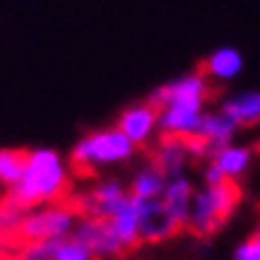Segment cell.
I'll use <instances>...</instances> for the list:
<instances>
[{
    "label": "cell",
    "instance_id": "obj_1",
    "mask_svg": "<svg viewBox=\"0 0 260 260\" xmlns=\"http://www.w3.org/2000/svg\"><path fill=\"white\" fill-rule=\"evenodd\" d=\"M209 98V79L202 72L181 75L151 93L149 103L158 109L160 135L193 137L198 135L205 105Z\"/></svg>",
    "mask_w": 260,
    "mask_h": 260
},
{
    "label": "cell",
    "instance_id": "obj_2",
    "mask_svg": "<svg viewBox=\"0 0 260 260\" xmlns=\"http://www.w3.org/2000/svg\"><path fill=\"white\" fill-rule=\"evenodd\" d=\"M70 170L63 156L54 149H32L26 153V168L21 181L3 195V202L21 211L68 200Z\"/></svg>",
    "mask_w": 260,
    "mask_h": 260
},
{
    "label": "cell",
    "instance_id": "obj_3",
    "mask_svg": "<svg viewBox=\"0 0 260 260\" xmlns=\"http://www.w3.org/2000/svg\"><path fill=\"white\" fill-rule=\"evenodd\" d=\"M242 198L244 190L237 179L233 177H225L221 184L205 186L202 190L193 193L188 221H186V233L190 237L200 239V242L211 239L230 221V216L239 207Z\"/></svg>",
    "mask_w": 260,
    "mask_h": 260
},
{
    "label": "cell",
    "instance_id": "obj_4",
    "mask_svg": "<svg viewBox=\"0 0 260 260\" xmlns=\"http://www.w3.org/2000/svg\"><path fill=\"white\" fill-rule=\"evenodd\" d=\"M77 221H79V214L72 207L70 198L63 202H56V205H44V207H38V209L26 211L21 223L16 225V230L12 233L10 242H7L5 253H12L16 246L28 242L70 237Z\"/></svg>",
    "mask_w": 260,
    "mask_h": 260
},
{
    "label": "cell",
    "instance_id": "obj_5",
    "mask_svg": "<svg viewBox=\"0 0 260 260\" xmlns=\"http://www.w3.org/2000/svg\"><path fill=\"white\" fill-rule=\"evenodd\" d=\"M137 146L116 125L84 135L70 153V168L75 172H93L100 165H116L133 158Z\"/></svg>",
    "mask_w": 260,
    "mask_h": 260
},
{
    "label": "cell",
    "instance_id": "obj_6",
    "mask_svg": "<svg viewBox=\"0 0 260 260\" xmlns=\"http://www.w3.org/2000/svg\"><path fill=\"white\" fill-rule=\"evenodd\" d=\"M137 230L142 244H160L186 233V225L165 207L160 198L137 200Z\"/></svg>",
    "mask_w": 260,
    "mask_h": 260
},
{
    "label": "cell",
    "instance_id": "obj_7",
    "mask_svg": "<svg viewBox=\"0 0 260 260\" xmlns=\"http://www.w3.org/2000/svg\"><path fill=\"white\" fill-rule=\"evenodd\" d=\"M70 237L86 246L93 260H125L130 255L114 235L107 218H79Z\"/></svg>",
    "mask_w": 260,
    "mask_h": 260
},
{
    "label": "cell",
    "instance_id": "obj_8",
    "mask_svg": "<svg viewBox=\"0 0 260 260\" xmlns=\"http://www.w3.org/2000/svg\"><path fill=\"white\" fill-rule=\"evenodd\" d=\"M116 128L135 146H146L158 130V109L149 100L128 107L116 121Z\"/></svg>",
    "mask_w": 260,
    "mask_h": 260
},
{
    "label": "cell",
    "instance_id": "obj_9",
    "mask_svg": "<svg viewBox=\"0 0 260 260\" xmlns=\"http://www.w3.org/2000/svg\"><path fill=\"white\" fill-rule=\"evenodd\" d=\"M190 160V153L186 149L184 137H172V135H160V142L153 149L151 165L162 174L165 179L179 177L184 174L186 162Z\"/></svg>",
    "mask_w": 260,
    "mask_h": 260
},
{
    "label": "cell",
    "instance_id": "obj_10",
    "mask_svg": "<svg viewBox=\"0 0 260 260\" xmlns=\"http://www.w3.org/2000/svg\"><path fill=\"white\" fill-rule=\"evenodd\" d=\"M221 112L237 128L260 125V91H242L228 95L221 103Z\"/></svg>",
    "mask_w": 260,
    "mask_h": 260
},
{
    "label": "cell",
    "instance_id": "obj_11",
    "mask_svg": "<svg viewBox=\"0 0 260 260\" xmlns=\"http://www.w3.org/2000/svg\"><path fill=\"white\" fill-rule=\"evenodd\" d=\"M237 130H239L237 125L218 109V112L202 114L200 128H198V137H202V140L207 142V146H209V158H211L214 153L221 151V149L230 146V142H233Z\"/></svg>",
    "mask_w": 260,
    "mask_h": 260
},
{
    "label": "cell",
    "instance_id": "obj_12",
    "mask_svg": "<svg viewBox=\"0 0 260 260\" xmlns=\"http://www.w3.org/2000/svg\"><path fill=\"white\" fill-rule=\"evenodd\" d=\"M244 70V54L235 47H218L214 49L202 63V75L207 79L230 81L237 79Z\"/></svg>",
    "mask_w": 260,
    "mask_h": 260
},
{
    "label": "cell",
    "instance_id": "obj_13",
    "mask_svg": "<svg viewBox=\"0 0 260 260\" xmlns=\"http://www.w3.org/2000/svg\"><path fill=\"white\" fill-rule=\"evenodd\" d=\"M107 221H109V225H112L114 235L119 237V242L123 244V249L128 251V253H135L142 246L140 230H137V198L128 195V200L123 202V207H121L112 218H107Z\"/></svg>",
    "mask_w": 260,
    "mask_h": 260
},
{
    "label": "cell",
    "instance_id": "obj_14",
    "mask_svg": "<svg viewBox=\"0 0 260 260\" xmlns=\"http://www.w3.org/2000/svg\"><path fill=\"white\" fill-rule=\"evenodd\" d=\"M193 184L186 174H179V177H170L168 184H165V190H162L160 200L165 202L170 211L174 216L186 225L188 221V209H190V200H193Z\"/></svg>",
    "mask_w": 260,
    "mask_h": 260
},
{
    "label": "cell",
    "instance_id": "obj_15",
    "mask_svg": "<svg viewBox=\"0 0 260 260\" xmlns=\"http://www.w3.org/2000/svg\"><path fill=\"white\" fill-rule=\"evenodd\" d=\"M214 165H216L218 170H221L225 177H233L237 179L242 172H246V168H249L251 162V149L249 146H225V149H221L218 153H214V156L209 158Z\"/></svg>",
    "mask_w": 260,
    "mask_h": 260
},
{
    "label": "cell",
    "instance_id": "obj_16",
    "mask_svg": "<svg viewBox=\"0 0 260 260\" xmlns=\"http://www.w3.org/2000/svg\"><path fill=\"white\" fill-rule=\"evenodd\" d=\"M165 184H168V179L162 177L153 165H149V168H144L142 172L135 174L128 193L133 195V198H137V200H156V198L162 195Z\"/></svg>",
    "mask_w": 260,
    "mask_h": 260
},
{
    "label": "cell",
    "instance_id": "obj_17",
    "mask_svg": "<svg viewBox=\"0 0 260 260\" xmlns=\"http://www.w3.org/2000/svg\"><path fill=\"white\" fill-rule=\"evenodd\" d=\"M26 153L21 149H0V186H5V190H12L21 181Z\"/></svg>",
    "mask_w": 260,
    "mask_h": 260
},
{
    "label": "cell",
    "instance_id": "obj_18",
    "mask_svg": "<svg viewBox=\"0 0 260 260\" xmlns=\"http://www.w3.org/2000/svg\"><path fill=\"white\" fill-rule=\"evenodd\" d=\"M60 239H42V242L21 244V246H16L12 251V258L14 260H54L56 246H58Z\"/></svg>",
    "mask_w": 260,
    "mask_h": 260
},
{
    "label": "cell",
    "instance_id": "obj_19",
    "mask_svg": "<svg viewBox=\"0 0 260 260\" xmlns=\"http://www.w3.org/2000/svg\"><path fill=\"white\" fill-rule=\"evenodd\" d=\"M54 260H93V255L88 253L86 246H81L77 239L72 237H63L56 246Z\"/></svg>",
    "mask_w": 260,
    "mask_h": 260
},
{
    "label": "cell",
    "instance_id": "obj_20",
    "mask_svg": "<svg viewBox=\"0 0 260 260\" xmlns=\"http://www.w3.org/2000/svg\"><path fill=\"white\" fill-rule=\"evenodd\" d=\"M235 260H260V228H255L249 237L235 251Z\"/></svg>",
    "mask_w": 260,
    "mask_h": 260
},
{
    "label": "cell",
    "instance_id": "obj_21",
    "mask_svg": "<svg viewBox=\"0 0 260 260\" xmlns=\"http://www.w3.org/2000/svg\"><path fill=\"white\" fill-rule=\"evenodd\" d=\"M7 237H10V228H7V221H5V207L0 202V251H5Z\"/></svg>",
    "mask_w": 260,
    "mask_h": 260
},
{
    "label": "cell",
    "instance_id": "obj_22",
    "mask_svg": "<svg viewBox=\"0 0 260 260\" xmlns=\"http://www.w3.org/2000/svg\"><path fill=\"white\" fill-rule=\"evenodd\" d=\"M7 255H10V253H5V251H0V260H7Z\"/></svg>",
    "mask_w": 260,
    "mask_h": 260
},
{
    "label": "cell",
    "instance_id": "obj_23",
    "mask_svg": "<svg viewBox=\"0 0 260 260\" xmlns=\"http://www.w3.org/2000/svg\"><path fill=\"white\" fill-rule=\"evenodd\" d=\"M7 260H14V258H12V253H10V255H7Z\"/></svg>",
    "mask_w": 260,
    "mask_h": 260
}]
</instances>
